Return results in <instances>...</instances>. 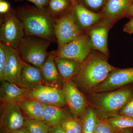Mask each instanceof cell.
Instances as JSON below:
<instances>
[{"mask_svg": "<svg viewBox=\"0 0 133 133\" xmlns=\"http://www.w3.org/2000/svg\"><path fill=\"white\" fill-rule=\"evenodd\" d=\"M55 63L63 81L72 80L78 74L81 64L71 59L55 57Z\"/></svg>", "mask_w": 133, "mask_h": 133, "instance_id": "obj_20", "label": "cell"}, {"mask_svg": "<svg viewBox=\"0 0 133 133\" xmlns=\"http://www.w3.org/2000/svg\"><path fill=\"white\" fill-rule=\"evenodd\" d=\"M26 1L32 3L36 7L39 9H46L50 0H16V1Z\"/></svg>", "mask_w": 133, "mask_h": 133, "instance_id": "obj_31", "label": "cell"}, {"mask_svg": "<svg viewBox=\"0 0 133 133\" xmlns=\"http://www.w3.org/2000/svg\"><path fill=\"white\" fill-rule=\"evenodd\" d=\"M91 101L100 119H107L118 114L133 98V83L114 90L93 93Z\"/></svg>", "mask_w": 133, "mask_h": 133, "instance_id": "obj_3", "label": "cell"}, {"mask_svg": "<svg viewBox=\"0 0 133 133\" xmlns=\"http://www.w3.org/2000/svg\"><path fill=\"white\" fill-rule=\"evenodd\" d=\"M81 118L83 122L82 133H94L98 119L95 111L91 108L87 109Z\"/></svg>", "mask_w": 133, "mask_h": 133, "instance_id": "obj_23", "label": "cell"}, {"mask_svg": "<svg viewBox=\"0 0 133 133\" xmlns=\"http://www.w3.org/2000/svg\"><path fill=\"white\" fill-rule=\"evenodd\" d=\"M9 133H30L28 131L24 128L20 129L18 130H16V131H12L11 132Z\"/></svg>", "mask_w": 133, "mask_h": 133, "instance_id": "obj_36", "label": "cell"}, {"mask_svg": "<svg viewBox=\"0 0 133 133\" xmlns=\"http://www.w3.org/2000/svg\"><path fill=\"white\" fill-rule=\"evenodd\" d=\"M69 1L73 5H76V3L78 2V0H69Z\"/></svg>", "mask_w": 133, "mask_h": 133, "instance_id": "obj_38", "label": "cell"}, {"mask_svg": "<svg viewBox=\"0 0 133 133\" xmlns=\"http://www.w3.org/2000/svg\"><path fill=\"white\" fill-rule=\"evenodd\" d=\"M42 69L24 62L17 85L31 90L42 84Z\"/></svg>", "mask_w": 133, "mask_h": 133, "instance_id": "obj_15", "label": "cell"}, {"mask_svg": "<svg viewBox=\"0 0 133 133\" xmlns=\"http://www.w3.org/2000/svg\"><path fill=\"white\" fill-rule=\"evenodd\" d=\"M63 90L66 104L72 116L81 118L87 109L88 104L85 97L72 80L63 81Z\"/></svg>", "mask_w": 133, "mask_h": 133, "instance_id": "obj_9", "label": "cell"}, {"mask_svg": "<svg viewBox=\"0 0 133 133\" xmlns=\"http://www.w3.org/2000/svg\"><path fill=\"white\" fill-rule=\"evenodd\" d=\"M133 2V0H107L103 10L105 19L113 22L125 16Z\"/></svg>", "mask_w": 133, "mask_h": 133, "instance_id": "obj_19", "label": "cell"}, {"mask_svg": "<svg viewBox=\"0 0 133 133\" xmlns=\"http://www.w3.org/2000/svg\"><path fill=\"white\" fill-rule=\"evenodd\" d=\"M54 51L49 53L47 59L42 66L43 77L42 84L63 89L62 80L55 61Z\"/></svg>", "mask_w": 133, "mask_h": 133, "instance_id": "obj_14", "label": "cell"}, {"mask_svg": "<svg viewBox=\"0 0 133 133\" xmlns=\"http://www.w3.org/2000/svg\"><path fill=\"white\" fill-rule=\"evenodd\" d=\"M54 30L57 43V49L83 33L76 21L73 9L64 15L55 18Z\"/></svg>", "mask_w": 133, "mask_h": 133, "instance_id": "obj_6", "label": "cell"}, {"mask_svg": "<svg viewBox=\"0 0 133 133\" xmlns=\"http://www.w3.org/2000/svg\"><path fill=\"white\" fill-rule=\"evenodd\" d=\"M133 128H127L119 131L118 133H132Z\"/></svg>", "mask_w": 133, "mask_h": 133, "instance_id": "obj_37", "label": "cell"}, {"mask_svg": "<svg viewBox=\"0 0 133 133\" xmlns=\"http://www.w3.org/2000/svg\"><path fill=\"white\" fill-rule=\"evenodd\" d=\"M15 13L23 25L25 35L38 37L52 42L57 41L55 18L47 9L25 5L15 9Z\"/></svg>", "mask_w": 133, "mask_h": 133, "instance_id": "obj_1", "label": "cell"}, {"mask_svg": "<svg viewBox=\"0 0 133 133\" xmlns=\"http://www.w3.org/2000/svg\"><path fill=\"white\" fill-rule=\"evenodd\" d=\"M73 6L69 0H50L47 9L54 18H57L70 11Z\"/></svg>", "mask_w": 133, "mask_h": 133, "instance_id": "obj_22", "label": "cell"}, {"mask_svg": "<svg viewBox=\"0 0 133 133\" xmlns=\"http://www.w3.org/2000/svg\"><path fill=\"white\" fill-rule=\"evenodd\" d=\"M12 1H16V0H12Z\"/></svg>", "mask_w": 133, "mask_h": 133, "instance_id": "obj_40", "label": "cell"}, {"mask_svg": "<svg viewBox=\"0 0 133 133\" xmlns=\"http://www.w3.org/2000/svg\"><path fill=\"white\" fill-rule=\"evenodd\" d=\"M24 62L17 50L8 46L6 59L1 81L4 80L17 84Z\"/></svg>", "mask_w": 133, "mask_h": 133, "instance_id": "obj_12", "label": "cell"}, {"mask_svg": "<svg viewBox=\"0 0 133 133\" xmlns=\"http://www.w3.org/2000/svg\"><path fill=\"white\" fill-rule=\"evenodd\" d=\"M8 46L3 43L0 42V80L2 79L3 69L6 59Z\"/></svg>", "mask_w": 133, "mask_h": 133, "instance_id": "obj_28", "label": "cell"}, {"mask_svg": "<svg viewBox=\"0 0 133 133\" xmlns=\"http://www.w3.org/2000/svg\"><path fill=\"white\" fill-rule=\"evenodd\" d=\"M118 132L111 125L107 119L98 117L94 133H118Z\"/></svg>", "mask_w": 133, "mask_h": 133, "instance_id": "obj_27", "label": "cell"}, {"mask_svg": "<svg viewBox=\"0 0 133 133\" xmlns=\"http://www.w3.org/2000/svg\"><path fill=\"white\" fill-rule=\"evenodd\" d=\"M92 48L89 35L84 34L54 51L56 57L74 60L82 63L91 53Z\"/></svg>", "mask_w": 133, "mask_h": 133, "instance_id": "obj_7", "label": "cell"}, {"mask_svg": "<svg viewBox=\"0 0 133 133\" xmlns=\"http://www.w3.org/2000/svg\"><path fill=\"white\" fill-rule=\"evenodd\" d=\"M29 91L21 88L16 84L3 80L1 81L0 88L1 104L18 102L28 97Z\"/></svg>", "mask_w": 133, "mask_h": 133, "instance_id": "obj_17", "label": "cell"}, {"mask_svg": "<svg viewBox=\"0 0 133 133\" xmlns=\"http://www.w3.org/2000/svg\"><path fill=\"white\" fill-rule=\"evenodd\" d=\"M86 5L93 9H97L105 4L106 0H83Z\"/></svg>", "mask_w": 133, "mask_h": 133, "instance_id": "obj_30", "label": "cell"}, {"mask_svg": "<svg viewBox=\"0 0 133 133\" xmlns=\"http://www.w3.org/2000/svg\"><path fill=\"white\" fill-rule=\"evenodd\" d=\"M109 124L118 131L127 128H133V118L118 114L107 119Z\"/></svg>", "mask_w": 133, "mask_h": 133, "instance_id": "obj_24", "label": "cell"}, {"mask_svg": "<svg viewBox=\"0 0 133 133\" xmlns=\"http://www.w3.org/2000/svg\"><path fill=\"white\" fill-rule=\"evenodd\" d=\"M1 105V131L9 133L24 127L26 116L16 102Z\"/></svg>", "mask_w": 133, "mask_h": 133, "instance_id": "obj_8", "label": "cell"}, {"mask_svg": "<svg viewBox=\"0 0 133 133\" xmlns=\"http://www.w3.org/2000/svg\"><path fill=\"white\" fill-rule=\"evenodd\" d=\"M112 22L105 19L90 30L89 36L92 49L97 50L106 56H109L107 38Z\"/></svg>", "mask_w": 133, "mask_h": 133, "instance_id": "obj_13", "label": "cell"}, {"mask_svg": "<svg viewBox=\"0 0 133 133\" xmlns=\"http://www.w3.org/2000/svg\"><path fill=\"white\" fill-rule=\"evenodd\" d=\"M13 8L8 2L5 0H0V14L1 15L6 14L10 12Z\"/></svg>", "mask_w": 133, "mask_h": 133, "instance_id": "obj_32", "label": "cell"}, {"mask_svg": "<svg viewBox=\"0 0 133 133\" xmlns=\"http://www.w3.org/2000/svg\"><path fill=\"white\" fill-rule=\"evenodd\" d=\"M24 128L30 133H49L50 127L43 121L26 117Z\"/></svg>", "mask_w": 133, "mask_h": 133, "instance_id": "obj_25", "label": "cell"}, {"mask_svg": "<svg viewBox=\"0 0 133 133\" xmlns=\"http://www.w3.org/2000/svg\"><path fill=\"white\" fill-rule=\"evenodd\" d=\"M16 103L26 117L32 119L43 120L44 105L37 100L27 97Z\"/></svg>", "mask_w": 133, "mask_h": 133, "instance_id": "obj_21", "label": "cell"}, {"mask_svg": "<svg viewBox=\"0 0 133 133\" xmlns=\"http://www.w3.org/2000/svg\"><path fill=\"white\" fill-rule=\"evenodd\" d=\"M76 21L81 29H88L99 22L102 16L92 12L78 2L73 7Z\"/></svg>", "mask_w": 133, "mask_h": 133, "instance_id": "obj_18", "label": "cell"}, {"mask_svg": "<svg viewBox=\"0 0 133 133\" xmlns=\"http://www.w3.org/2000/svg\"><path fill=\"white\" fill-rule=\"evenodd\" d=\"M0 42L17 50L25 36L24 28L13 8L6 14L1 15Z\"/></svg>", "mask_w": 133, "mask_h": 133, "instance_id": "obj_5", "label": "cell"}, {"mask_svg": "<svg viewBox=\"0 0 133 133\" xmlns=\"http://www.w3.org/2000/svg\"><path fill=\"white\" fill-rule=\"evenodd\" d=\"M123 30L129 34H133V17L125 24Z\"/></svg>", "mask_w": 133, "mask_h": 133, "instance_id": "obj_33", "label": "cell"}, {"mask_svg": "<svg viewBox=\"0 0 133 133\" xmlns=\"http://www.w3.org/2000/svg\"><path fill=\"white\" fill-rule=\"evenodd\" d=\"M49 133H65L62 129L61 126L50 127Z\"/></svg>", "mask_w": 133, "mask_h": 133, "instance_id": "obj_34", "label": "cell"}, {"mask_svg": "<svg viewBox=\"0 0 133 133\" xmlns=\"http://www.w3.org/2000/svg\"><path fill=\"white\" fill-rule=\"evenodd\" d=\"M107 57L91 52L81 64L78 74L72 81L83 90L91 92L117 68L109 64Z\"/></svg>", "mask_w": 133, "mask_h": 133, "instance_id": "obj_2", "label": "cell"}, {"mask_svg": "<svg viewBox=\"0 0 133 133\" xmlns=\"http://www.w3.org/2000/svg\"><path fill=\"white\" fill-rule=\"evenodd\" d=\"M51 42L38 37L25 35L17 50L23 61L41 69L49 56L47 50Z\"/></svg>", "mask_w": 133, "mask_h": 133, "instance_id": "obj_4", "label": "cell"}, {"mask_svg": "<svg viewBox=\"0 0 133 133\" xmlns=\"http://www.w3.org/2000/svg\"><path fill=\"white\" fill-rule=\"evenodd\" d=\"M132 83L133 67L123 69L116 68L91 92L100 93L113 91Z\"/></svg>", "mask_w": 133, "mask_h": 133, "instance_id": "obj_10", "label": "cell"}, {"mask_svg": "<svg viewBox=\"0 0 133 133\" xmlns=\"http://www.w3.org/2000/svg\"><path fill=\"white\" fill-rule=\"evenodd\" d=\"M28 97L38 100L43 105L64 107L66 104L63 89L41 84L29 91Z\"/></svg>", "mask_w": 133, "mask_h": 133, "instance_id": "obj_11", "label": "cell"}, {"mask_svg": "<svg viewBox=\"0 0 133 133\" xmlns=\"http://www.w3.org/2000/svg\"><path fill=\"white\" fill-rule=\"evenodd\" d=\"M118 114L128 116L133 118V98L121 109Z\"/></svg>", "mask_w": 133, "mask_h": 133, "instance_id": "obj_29", "label": "cell"}, {"mask_svg": "<svg viewBox=\"0 0 133 133\" xmlns=\"http://www.w3.org/2000/svg\"><path fill=\"white\" fill-rule=\"evenodd\" d=\"M125 16L128 17H131V18L133 17V3L131 4L129 8L127 11L126 12Z\"/></svg>", "mask_w": 133, "mask_h": 133, "instance_id": "obj_35", "label": "cell"}, {"mask_svg": "<svg viewBox=\"0 0 133 133\" xmlns=\"http://www.w3.org/2000/svg\"><path fill=\"white\" fill-rule=\"evenodd\" d=\"M43 105L42 121L50 127L61 126L66 120L73 117L64 107Z\"/></svg>", "mask_w": 133, "mask_h": 133, "instance_id": "obj_16", "label": "cell"}, {"mask_svg": "<svg viewBox=\"0 0 133 133\" xmlns=\"http://www.w3.org/2000/svg\"><path fill=\"white\" fill-rule=\"evenodd\" d=\"M1 133H5L3 132H2V131H1Z\"/></svg>", "mask_w": 133, "mask_h": 133, "instance_id": "obj_39", "label": "cell"}, {"mask_svg": "<svg viewBox=\"0 0 133 133\" xmlns=\"http://www.w3.org/2000/svg\"><path fill=\"white\" fill-rule=\"evenodd\" d=\"M61 127L65 133H82V119L81 118L72 117L65 121Z\"/></svg>", "mask_w": 133, "mask_h": 133, "instance_id": "obj_26", "label": "cell"}]
</instances>
